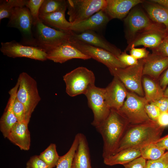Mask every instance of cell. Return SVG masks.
Returning a JSON list of instances; mask_svg holds the SVG:
<instances>
[{
    "instance_id": "1",
    "label": "cell",
    "mask_w": 168,
    "mask_h": 168,
    "mask_svg": "<svg viewBox=\"0 0 168 168\" xmlns=\"http://www.w3.org/2000/svg\"><path fill=\"white\" fill-rule=\"evenodd\" d=\"M129 124L127 119L119 110L111 109L106 118L95 127L102 138L103 159L115 153Z\"/></svg>"
},
{
    "instance_id": "2",
    "label": "cell",
    "mask_w": 168,
    "mask_h": 168,
    "mask_svg": "<svg viewBox=\"0 0 168 168\" xmlns=\"http://www.w3.org/2000/svg\"><path fill=\"white\" fill-rule=\"evenodd\" d=\"M164 127L156 122H150L138 124H129L119 144L116 153L127 149H140L160 138Z\"/></svg>"
},
{
    "instance_id": "3",
    "label": "cell",
    "mask_w": 168,
    "mask_h": 168,
    "mask_svg": "<svg viewBox=\"0 0 168 168\" xmlns=\"http://www.w3.org/2000/svg\"><path fill=\"white\" fill-rule=\"evenodd\" d=\"M32 32L37 47L46 53L70 39L72 31L58 30L44 24L39 19L33 23Z\"/></svg>"
},
{
    "instance_id": "4",
    "label": "cell",
    "mask_w": 168,
    "mask_h": 168,
    "mask_svg": "<svg viewBox=\"0 0 168 168\" xmlns=\"http://www.w3.org/2000/svg\"><path fill=\"white\" fill-rule=\"evenodd\" d=\"M19 87L16 98L23 105L26 122L29 124L32 114L41 100L36 81L27 73L23 72L17 81Z\"/></svg>"
},
{
    "instance_id": "5",
    "label": "cell",
    "mask_w": 168,
    "mask_h": 168,
    "mask_svg": "<svg viewBox=\"0 0 168 168\" xmlns=\"http://www.w3.org/2000/svg\"><path fill=\"white\" fill-rule=\"evenodd\" d=\"M66 85V92L68 95L74 97L83 94L95 85V77L92 71L79 67L63 76Z\"/></svg>"
},
{
    "instance_id": "6",
    "label": "cell",
    "mask_w": 168,
    "mask_h": 168,
    "mask_svg": "<svg viewBox=\"0 0 168 168\" xmlns=\"http://www.w3.org/2000/svg\"><path fill=\"white\" fill-rule=\"evenodd\" d=\"M33 21L29 9L26 7H16L9 19L7 26L16 28L20 32V43L26 46L37 47L34 37Z\"/></svg>"
},
{
    "instance_id": "7",
    "label": "cell",
    "mask_w": 168,
    "mask_h": 168,
    "mask_svg": "<svg viewBox=\"0 0 168 168\" xmlns=\"http://www.w3.org/2000/svg\"><path fill=\"white\" fill-rule=\"evenodd\" d=\"M143 59L138 60L137 64L125 68L109 69L111 74L118 78L127 90L140 96L144 97L142 86Z\"/></svg>"
},
{
    "instance_id": "8",
    "label": "cell",
    "mask_w": 168,
    "mask_h": 168,
    "mask_svg": "<svg viewBox=\"0 0 168 168\" xmlns=\"http://www.w3.org/2000/svg\"><path fill=\"white\" fill-rule=\"evenodd\" d=\"M69 21L75 24L84 21L103 10L106 0H67Z\"/></svg>"
},
{
    "instance_id": "9",
    "label": "cell",
    "mask_w": 168,
    "mask_h": 168,
    "mask_svg": "<svg viewBox=\"0 0 168 168\" xmlns=\"http://www.w3.org/2000/svg\"><path fill=\"white\" fill-rule=\"evenodd\" d=\"M126 98L118 110L127 119L130 124H140L152 121L145 111V106L149 102L145 97L128 91Z\"/></svg>"
},
{
    "instance_id": "10",
    "label": "cell",
    "mask_w": 168,
    "mask_h": 168,
    "mask_svg": "<svg viewBox=\"0 0 168 168\" xmlns=\"http://www.w3.org/2000/svg\"><path fill=\"white\" fill-rule=\"evenodd\" d=\"M126 35L130 42L139 34L149 30L162 29L161 25L152 21L141 9L135 8L124 20Z\"/></svg>"
},
{
    "instance_id": "11",
    "label": "cell",
    "mask_w": 168,
    "mask_h": 168,
    "mask_svg": "<svg viewBox=\"0 0 168 168\" xmlns=\"http://www.w3.org/2000/svg\"><path fill=\"white\" fill-rule=\"evenodd\" d=\"M70 43L84 54L105 65L108 69L127 67L115 55L102 48L71 38Z\"/></svg>"
},
{
    "instance_id": "12",
    "label": "cell",
    "mask_w": 168,
    "mask_h": 168,
    "mask_svg": "<svg viewBox=\"0 0 168 168\" xmlns=\"http://www.w3.org/2000/svg\"><path fill=\"white\" fill-rule=\"evenodd\" d=\"M104 92V88L94 85L85 95L87 98L88 106L93 114L91 124L95 127L105 120L110 112L111 109L106 103Z\"/></svg>"
},
{
    "instance_id": "13",
    "label": "cell",
    "mask_w": 168,
    "mask_h": 168,
    "mask_svg": "<svg viewBox=\"0 0 168 168\" xmlns=\"http://www.w3.org/2000/svg\"><path fill=\"white\" fill-rule=\"evenodd\" d=\"M1 45V52L9 57H25L42 61L47 60L46 53L37 47L25 45L15 40L2 42Z\"/></svg>"
},
{
    "instance_id": "14",
    "label": "cell",
    "mask_w": 168,
    "mask_h": 168,
    "mask_svg": "<svg viewBox=\"0 0 168 168\" xmlns=\"http://www.w3.org/2000/svg\"><path fill=\"white\" fill-rule=\"evenodd\" d=\"M128 91L124 84L116 77L104 88L105 100L110 109L119 110L123 105Z\"/></svg>"
},
{
    "instance_id": "15",
    "label": "cell",
    "mask_w": 168,
    "mask_h": 168,
    "mask_svg": "<svg viewBox=\"0 0 168 168\" xmlns=\"http://www.w3.org/2000/svg\"><path fill=\"white\" fill-rule=\"evenodd\" d=\"M46 53L47 59L60 63L73 59L91 58L72 44L69 41L54 47Z\"/></svg>"
},
{
    "instance_id": "16",
    "label": "cell",
    "mask_w": 168,
    "mask_h": 168,
    "mask_svg": "<svg viewBox=\"0 0 168 168\" xmlns=\"http://www.w3.org/2000/svg\"><path fill=\"white\" fill-rule=\"evenodd\" d=\"M71 38L86 44L105 49L117 57L121 53V50L107 40L97 32L86 31L77 33L72 31Z\"/></svg>"
},
{
    "instance_id": "17",
    "label": "cell",
    "mask_w": 168,
    "mask_h": 168,
    "mask_svg": "<svg viewBox=\"0 0 168 168\" xmlns=\"http://www.w3.org/2000/svg\"><path fill=\"white\" fill-rule=\"evenodd\" d=\"M165 29L152 30L141 33L130 42L126 50L131 47L142 45L152 49L157 47L168 34Z\"/></svg>"
},
{
    "instance_id": "18",
    "label": "cell",
    "mask_w": 168,
    "mask_h": 168,
    "mask_svg": "<svg viewBox=\"0 0 168 168\" xmlns=\"http://www.w3.org/2000/svg\"><path fill=\"white\" fill-rule=\"evenodd\" d=\"M142 75L158 80L161 73L168 68V57L152 52L144 58Z\"/></svg>"
},
{
    "instance_id": "19",
    "label": "cell",
    "mask_w": 168,
    "mask_h": 168,
    "mask_svg": "<svg viewBox=\"0 0 168 168\" xmlns=\"http://www.w3.org/2000/svg\"><path fill=\"white\" fill-rule=\"evenodd\" d=\"M106 0V5L102 10L110 20L124 18L133 7L144 2L141 0Z\"/></svg>"
},
{
    "instance_id": "20",
    "label": "cell",
    "mask_w": 168,
    "mask_h": 168,
    "mask_svg": "<svg viewBox=\"0 0 168 168\" xmlns=\"http://www.w3.org/2000/svg\"><path fill=\"white\" fill-rule=\"evenodd\" d=\"M19 87L17 82L9 91L10 97L4 111L0 119V130L4 138H7L12 128L17 122L14 113L13 105Z\"/></svg>"
},
{
    "instance_id": "21",
    "label": "cell",
    "mask_w": 168,
    "mask_h": 168,
    "mask_svg": "<svg viewBox=\"0 0 168 168\" xmlns=\"http://www.w3.org/2000/svg\"><path fill=\"white\" fill-rule=\"evenodd\" d=\"M110 19L102 10L87 19L72 24L71 30L79 33L86 31H100L106 26Z\"/></svg>"
},
{
    "instance_id": "22",
    "label": "cell",
    "mask_w": 168,
    "mask_h": 168,
    "mask_svg": "<svg viewBox=\"0 0 168 168\" xmlns=\"http://www.w3.org/2000/svg\"><path fill=\"white\" fill-rule=\"evenodd\" d=\"M26 122H17L7 138L12 143L24 151L28 150L30 145V134Z\"/></svg>"
},
{
    "instance_id": "23",
    "label": "cell",
    "mask_w": 168,
    "mask_h": 168,
    "mask_svg": "<svg viewBox=\"0 0 168 168\" xmlns=\"http://www.w3.org/2000/svg\"><path fill=\"white\" fill-rule=\"evenodd\" d=\"M78 144L73 159L72 168H92L89 145L85 136L78 133Z\"/></svg>"
},
{
    "instance_id": "24",
    "label": "cell",
    "mask_w": 168,
    "mask_h": 168,
    "mask_svg": "<svg viewBox=\"0 0 168 168\" xmlns=\"http://www.w3.org/2000/svg\"><path fill=\"white\" fill-rule=\"evenodd\" d=\"M65 11L39 15V18L45 25L56 29L71 31L72 24L65 17Z\"/></svg>"
},
{
    "instance_id": "25",
    "label": "cell",
    "mask_w": 168,
    "mask_h": 168,
    "mask_svg": "<svg viewBox=\"0 0 168 168\" xmlns=\"http://www.w3.org/2000/svg\"><path fill=\"white\" fill-rule=\"evenodd\" d=\"M149 18L154 22L165 26L168 32V8L150 1L143 4Z\"/></svg>"
},
{
    "instance_id": "26",
    "label": "cell",
    "mask_w": 168,
    "mask_h": 168,
    "mask_svg": "<svg viewBox=\"0 0 168 168\" xmlns=\"http://www.w3.org/2000/svg\"><path fill=\"white\" fill-rule=\"evenodd\" d=\"M158 81L148 76L142 77V82L144 97L149 103L154 102L163 96L164 91Z\"/></svg>"
},
{
    "instance_id": "27",
    "label": "cell",
    "mask_w": 168,
    "mask_h": 168,
    "mask_svg": "<svg viewBox=\"0 0 168 168\" xmlns=\"http://www.w3.org/2000/svg\"><path fill=\"white\" fill-rule=\"evenodd\" d=\"M141 156L140 150L134 149L123 150L104 158V163L108 166L124 165Z\"/></svg>"
},
{
    "instance_id": "28",
    "label": "cell",
    "mask_w": 168,
    "mask_h": 168,
    "mask_svg": "<svg viewBox=\"0 0 168 168\" xmlns=\"http://www.w3.org/2000/svg\"><path fill=\"white\" fill-rule=\"evenodd\" d=\"M28 0H1L0 21L5 18L9 19L15 8L26 6Z\"/></svg>"
},
{
    "instance_id": "29",
    "label": "cell",
    "mask_w": 168,
    "mask_h": 168,
    "mask_svg": "<svg viewBox=\"0 0 168 168\" xmlns=\"http://www.w3.org/2000/svg\"><path fill=\"white\" fill-rule=\"evenodd\" d=\"M141 156L146 160H155L161 157L166 149L159 146L155 142L147 144L140 149Z\"/></svg>"
},
{
    "instance_id": "30",
    "label": "cell",
    "mask_w": 168,
    "mask_h": 168,
    "mask_svg": "<svg viewBox=\"0 0 168 168\" xmlns=\"http://www.w3.org/2000/svg\"><path fill=\"white\" fill-rule=\"evenodd\" d=\"M78 142V135L77 133L68 152L64 155L60 156L56 168H72L73 159Z\"/></svg>"
},
{
    "instance_id": "31",
    "label": "cell",
    "mask_w": 168,
    "mask_h": 168,
    "mask_svg": "<svg viewBox=\"0 0 168 168\" xmlns=\"http://www.w3.org/2000/svg\"><path fill=\"white\" fill-rule=\"evenodd\" d=\"M67 9L66 0H44L40 9L39 14L43 15L60 11H66Z\"/></svg>"
},
{
    "instance_id": "32",
    "label": "cell",
    "mask_w": 168,
    "mask_h": 168,
    "mask_svg": "<svg viewBox=\"0 0 168 168\" xmlns=\"http://www.w3.org/2000/svg\"><path fill=\"white\" fill-rule=\"evenodd\" d=\"M50 168L56 166L60 156L57 152L55 144L51 143L39 156Z\"/></svg>"
},
{
    "instance_id": "33",
    "label": "cell",
    "mask_w": 168,
    "mask_h": 168,
    "mask_svg": "<svg viewBox=\"0 0 168 168\" xmlns=\"http://www.w3.org/2000/svg\"><path fill=\"white\" fill-rule=\"evenodd\" d=\"M44 0H28L26 7L29 9L33 23L39 18V11Z\"/></svg>"
},
{
    "instance_id": "34",
    "label": "cell",
    "mask_w": 168,
    "mask_h": 168,
    "mask_svg": "<svg viewBox=\"0 0 168 168\" xmlns=\"http://www.w3.org/2000/svg\"><path fill=\"white\" fill-rule=\"evenodd\" d=\"M144 168H168V152L158 159L147 160Z\"/></svg>"
},
{
    "instance_id": "35",
    "label": "cell",
    "mask_w": 168,
    "mask_h": 168,
    "mask_svg": "<svg viewBox=\"0 0 168 168\" xmlns=\"http://www.w3.org/2000/svg\"><path fill=\"white\" fill-rule=\"evenodd\" d=\"M14 113L19 122H26V114L24 107L23 104L16 98L13 105Z\"/></svg>"
},
{
    "instance_id": "36",
    "label": "cell",
    "mask_w": 168,
    "mask_h": 168,
    "mask_svg": "<svg viewBox=\"0 0 168 168\" xmlns=\"http://www.w3.org/2000/svg\"><path fill=\"white\" fill-rule=\"evenodd\" d=\"M26 168H50L37 155H34L30 157L26 163Z\"/></svg>"
},
{
    "instance_id": "37",
    "label": "cell",
    "mask_w": 168,
    "mask_h": 168,
    "mask_svg": "<svg viewBox=\"0 0 168 168\" xmlns=\"http://www.w3.org/2000/svg\"><path fill=\"white\" fill-rule=\"evenodd\" d=\"M146 112L150 119L157 122V119L161 113L159 108L152 103H148L145 106Z\"/></svg>"
},
{
    "instance_id": "38",
    "label": "cell",
    "mask_w": 168,
    "mask_h": 168,
    "mask_svg": "<svg viewBox=\"0 0 168 168\" xmlns=\"http://www.w3.org/2000/svg\"><path fill=\"white\" fill-rule=\"evenodd\" d=\"M117 58L127 67L137 64L138 62V60L135 58L130 54H127L126 51L122 52Z\"/></svg>"
},
{
    "instance_id": "39",
    "label": "cell",
    "mask_w": 168,
    "mask_h": 168,
    "mask_svg": "<svg viewBox=\"0 0 168 168\" xmlns=\"http://www.w3.org/2000/svg\"><path fill=\"white\" fill-rule=\"evenodd\" d=\"M129 50L130 54L138 60L145 58L149 54V52L145 48L133 47L131 48Z\"/></svg>"
},
{
    "instance_id": "40",
    "label": "cell",
    "mask_w": 168,
    "mask_h": 168,
    "mask_svg": "<svg viewBox=\"0 0 168 168\" xmlns=\"http://www.w3.org/2000/svg\"><path fill=\"white\" fill-rule=\"evenodd\" d=\"M146 163V160L141 156L123 166L124 168H144Z\"/></svg>"
},
{
    "instance_id": "41",
    "label": "cell",
    "mask_w": 168,
    "mask_h": 168,
    "mask_svg": "<svg viewBox=\"0 0 168 168\" xmlns=\"http://www.w3.org/2000/svg\"><path fill=\"white\" fill-rule=\"evenodd\" d=\"M152 50V52L168 57V42L165 39L157 47Z\"/></svg>"
},
{
    "instance_id": "42",
    "label": "cell",
    "mask_w": 168,
    "mask_h": 168,
    "mask_svg": "<svg viewBox=\"0 0 168 168\" xmlns=\"http://www.w3.org/2000/svg\"><path fill=\"white\" fill-rule=\"evenodd\" d=\"M152 103L159 109L161 113L168 111V98L163 96L158 100Z\"/></svg>"
},
{
    "instance_id": "43",
    "label": "cell",
    "mask_w": 168,
    "mask_h": 168,
    "mask_svg": "<svg viewBox=\"0 0 168 168\" xmlns=\"http://www.w3.org/2000/svg\"><path fill=\"white\" fill-rule=\"evenodd\" d=\"M157 123L160 126L164 128L168 126V111L161 113L158 118Z\"/></svg>"
},
{
    "instance_id": "44",
    "label": "cell",
    "mask_w": 168,
    "mask_h": 168,
    "mask_svg": "<svg viewBox=\"0 0 168 168\" xmlns=\"http://www.w3.org/2000/svg\"><path fill=\"white\" fill-rule=\"evenodd\" d=\"M159 78V84L164 91L168 85V68Z\"/></svg>"
},
{
    "instance_id": "45",
    "label": "cell",
    "mask_w": 168,
    "mask_h": 168,
    "mask_svg": "<svg viewBox=\"0 0 168 168\" xmlns=\"http://www.w3.org/2000/svg\"><path fill=\"white\" fill-rule=\"evenodd\" d=\"M155 142L161 147L168 150V134L160 138Z\"/></svg>"
},
{
    "instance_id": "46",
    "label": "cell",
    "mask_w": 168,
    "mask_h": 168,
    "mask_svg": "<svg viewBox=\"0 0 168 168\" xmlns=\"http://www.w3.org/2000/svg\"><path fill=\"white\" fill-rule=\"evenodd\" d=\"M150 1L168 8V0H153Z\"/></svg>"
},
{
    "instance_id": "47",
    "label": "cell",
    "mask_w": 168,
    "mask_h": 168,
    "mask_svg": "<svg viewBox=\"0 0 168 168\" xmlns=\"http://www.w3.org/2000/svg\"><path fill=\"white\" fill-rule=\"evenodd\" d=\"M163 96L168 98V87L164 90Z\"/></svg>"
},
{
    "instance_id": "48",
    "label": "cell",
    "mask_w": 168,
    "mask_h": 168,
    "mask_svg": "<svg viewBox=\"0 0 168 168\" xmlns=\"http://www.w3.org/2000/svg\"><path fill=\"white\" fill-rule=\"evenodd\" d=\"M165 39L167 41V42H168V34L166 36V37L165 38Z\"/></svg>"
}]
</instances>
